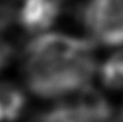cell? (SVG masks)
<instances>
[{"mask_svg":"<svg viewBox=\"0 0 123 122\" xmlns=\"http://www.w3.org/2000/svg\"><path fill=\"white\" fill-rule=\"evenodd\" d=\"M96 72L93 53L55 64L25 62L26 85L34 95L45 98L75 93L89 85Z\"/></svg>","mask_w":123,"mask_h":122,"instance_id":"obj_1","label":"cell"},{"mask_svg":"<svg viewBox=\"0 0 123 122\" xmlns=\"http://www.w3.org/2000/svg\"><path fill=\"white\" fill-rule=\"evenodd\" d=\"M101 80L110 89H123V50L113 54L102 64Z\"/></svg>","mask_w":123,"mask_h":122,"instance_id":"obj_7","label":"cell"},{"mask_svg":"<svg viewBox=\"0 0 123 122\" xmlns=\"http://www.w3.org/2000/svg\"><path fill=\"white\" fill-rule=\"evenodd\" d=\"M22 91L11 83H0V122H13L25 106Z\"/></svg>","mask_w":123,"mask_h":122,"instance_id":"obj_6","label":"cell"},{"mask_svg":"<svg viewBox=\"0 0 123 122\" xmlns=\"http://www.w3.org/2000/svg\"><path fill=\"white\" fill-rule=\"evenodd\" d=\"M17 0H0V33L11 26L16 16Z\"/></svg>","mask_w":123,"mask_h":122,"instance_id":"obj_8","label":"cell"},{"mask_svg":"<svg viewBox=\"0 0 123 122\" xmlns=\"http://www.w3.org/2000/svg\"><path fill=\"white\" fill-rule=\"evenodd\" d=\"M60 0H24L18 21L25 32L37 34L47 30L60 14Z\"/></svg>","mask_w":123,"mask_h":122,"instance_id":"obj_4","label":"cell"},{"mask_svg":"<svg viewBox=\"0 0 123 122\" xmlns=\"http://www.w3.org/2000/svg\"><path fill=\"white\" fill-rule=\"evenodd\" d=\"M12 57V46L0 33V71L8 64Z\"/></svg>","mask_w":123,"mask_h":122,"instance_id":"obj_9","label":"cell"},{"mask_svg":"<svg viewBox=\"0 0 123 122\" xmlns=\"http://www.w3.org/2000/svg\"><path fill=\"white\" fill-rule=\"evenodd\" d=\"M68 105L81 122H109L113 117V108L107 98L90 85L80 89Z\"/></svg>","mask_w":123,"mask_h":122,"instance_id":"obj_5","label":"cell"},{"mask_svg":"<svg viewBox=\"0 0 123 122\" xmlns=\"http://www.w3.org/2000/svg\"><path fill=\"white\" fill-rule=\"evenodd\" d=\"M93 43L62 33L38 36L25 49V62L37 64H55L93 53Z\"/></svg>","mask_w":123,"mask_h":122,"instance_id":"obj_2","label":"cell"},{"mask_svg":"<svg viewBox=\"0 0 123 122\" xmlns=\"http://www.w3.org/2000/svg\"><path fill=\"white\" fill-rule=\"evenodd\" d=\"M84 22L98 42L123 45V0H90L84 9Z\"/></svg>","mask_w":123,"mask_h":122,"instance_id":"obj_3","label":"cell"}]
</instances>
